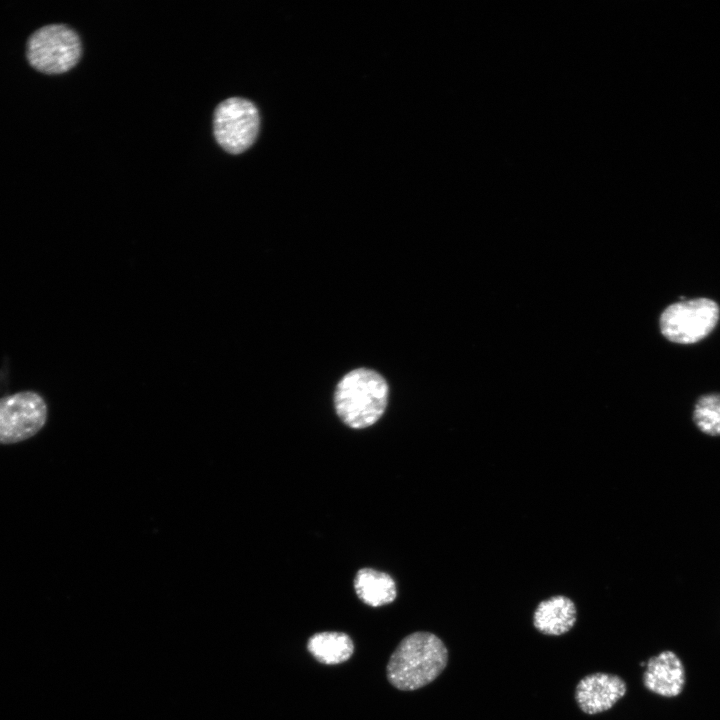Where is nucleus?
Listing matches in <instances>:
<instances>
[{"mask_svg":"<svg viewBox=\"0 0 720 720\" xmlns=\"http://www.w3.org/2000/svg\"><path fill=\"white\" fill-rule=\"evenodd\" d=\"M718 319L719 307L713 300H682L664 310L660 317V329L672 342L691 344L706 337Z\"/></svg>","mask_w":720,"mask_h":720,"instance_id":"nucleus-5","label":"nucleus"},{"mask_svg":"<svg viewBox=\"0 0 720 720\" xmlns=\"http://www.w3.org/2000/svg\"><path fill=\"white\" fill-rule=\"evenodd\" d=\"M627 691L618 675L596 672L584 676L576 685L575 700L586 714L594 715L611 709Z\"/></svg>","mask_w":720,"mask_h":720,"instance_id":"nucleus-7","label":"nucleus"},{"mask_svg":"<svg viewBox=\"0 0 720 720\" xmlns=\"http://www.w3.org/2000/svg\"><path fill=\"white\" fill-rule=\"evenodd\" d=\"M260 117L256 106L241 97L222 101L215 109L213 130L218 144L227 152L239 154L256 140Z\"/></svg>","mask_w":720,"mask_h":720,"instance_id":"nucleus-6","label":"nucleus"},{"mask_svg":"<svg viewBox=\"0 0 720 720\" xmlns=\"http://www.w3.org/2000/svg\"><path fill=\"white\" fill-rule=\"evenodd\" d=\"M693 421L704 434L720 436V394L699 397L694 407Z\"/></svg>","mask_w":720,"mask_h":720,"instance_id":"nucleus-12","label":"nucleus"},{"mask_svg":"<svg viewBox=\"0 0 720 720\" xmlns=\"http://www.w3.org/2000/svg\"><path fill=\"white\" fill-rule=\"evenodd\" d=\"M307 650L318 662L335 665L352 656L354 644L351 637L344 632L324 631L308 639Z\"/></svg>","mask_w":720,"mask_h":720,"instance_id":"nucleus-11","label":"nucleus"},{"mask_svg":"<svg viewBox=\"0 0 720 720\" xmlns=\"http://www.w3.org/2000/svg\"><path fill=\"white\" fill-rule=\"evenodd\" d=\"M576 620V605L564 595H555L541 601L533 613L534 627L548 636H560L569 632Z\"/></svg>","mask_w":720,"mask_h":720,"instance_id":"nucleus-9","label":"nucleus"},{"mask_svg":"<svg viewBox=\"0 0 720 720\" xmlns=\"http://www.w3.org/2000/svg\"><path fill=\"white\" fill-rule=\"evenodd\" d=\"M82 53L78 34L64 24L45 25L33 32L27 41L29 64L45 74H60L72 69Z\"/></svg>","mask_w":720,"mask_h":720,"instance_id":"nucleus-3","label":"nucleus"},{"mask_svg":"<svg viewBox=\"0 0 720 720\" xmlns=\"http://www.w3.org/2000/svg\"><path fill=\"white\" fill-rule=\"evenodd\" d=\"M48 407L36 391L0 397V444L11 445L35 436L45 426Z\"/></svg>","mask_w":720,"mask_h":720,"instance_id":"nucleus-4","label":"nucleus"},{"mask_svg":"<svg viewBox=\"0 0 720 720\" xmlns=\"http://www.w3.org/2000/svg\"><path fill=\"white\" fill-rule=\"evenodd\" d=\"M643 684L649 691L664 697L678 696L685 684V670L679 657L663 651L645 664Z\"/></svg>","mask_w":720,"mask_h":720,"instance_id":"nucleus-8","label":"nucleus"},{"mask_svg":"<svg viewBox=\"0 0 720 720\" xmlns=\"http://www.w3.org/2000/svg\"><path fill=\"white\" fill-rule=\"evenodd\" d=\"M354 589L359 599L371 607L390 604L397 596L392 577L371 568H363L357 572Z\"/></svg>","mask_w":720,"mask_h":720,"instance_id":"nucleus-10","label":"nucleus"},{"mask_svg":"<svg viewBox=\"0 0 720 720\" xmlns=\"http://www.w3.org/2000/svg\"><path fill=\"white\" fill-rule=\"evenodd\" d=\"M388 402V385L376 371L358 368L342 377L337 384L335 409L344 424L363 429L376 423Z\"/></svg>","mask_w":720,"mask_h":720,"instance_id":"nucleus-2","label":"nucleus"},{"mask_svg":"<svg viewBox=\"0 0 720 720\" xmlns=\"http://www.w3.org/2000/svg\"><path fill=\"white\" fill-rule=\"evenodd\" d=\"M448 649L435 634L413 632L404 637L391 654L386 676L401 691H413L433 682L446 668Z\"/></svg>","mask_w":720,"mask_h":720,"instance_id":"nucleus-1","label":"nucleus"}]
</instances>
